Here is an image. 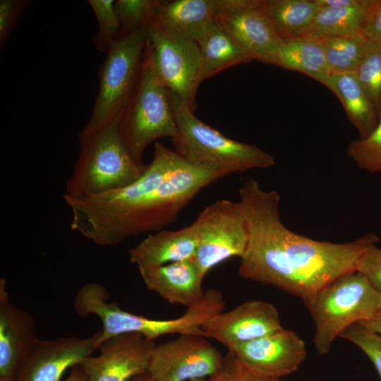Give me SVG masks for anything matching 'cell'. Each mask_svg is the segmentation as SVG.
I'll list each match as a JSON object with an SVG mask.
<instances>
[{
  "label": "cell",
  "instance_id": "1",
  "mask_svg": "<svg viewBox=\"0 0 381 381\" xmlns=\"http://www.w3.org/2000/svg\"><path fill=\"white\" fill-rule=\"evenodd\" d=\"M238 194L248 231L240 277L276 287L303 303L341 276L356 271L363 254L379 240L373 233L340 243L312 239L282 223L276 190H263L250 179Z\"/></svg>",
  "mask_w": 381,
  "mask_h": 381
},
{
  "label": "cell",
  "instance_id": "2",
  "mask_svg": "<svg viewBox=\"0 0 381 381\" xmlns=\"http://www.w3.org/2000/svg\"><path fill=\"white\" fill-rule=\"evenodd\" d=\"M227 174L180 155L172 169L166 161L153 159L131 184L83 202L71 216V229L99 246L159 231L203 188Z\"/></svg>",
  "mask_w": 381,
  "mask_h": 381
},
{
  "label": "cell",
  "instance_id": "3",
  "mask_svg": "<svg viewBox=\"0 0 381 381\" xmlns=\"http://www.w3.org/2000/svg\"><path fill=\"white\" fill-rule=\"evenodd\" d=\"M80 150L73 172L66 183L69 198H87L130 185L147 165L133 157L113 123L90 133L80 132Z\"/></svg>",
  "mask_w": 381,
  "mask_h": 381
},
{
  "label": "cell",
  "instance_id": "4",
  "mask_svg": "<svg viewBox=\"0 0 381 381\" xmlns=\"http://www.w3.org/2000/svg\"><path fill=\"white\" fill-rule=\"evenodd\" d=\"M170 95L177 126L174 150L187 162L227 173L265 169L275 164L269 152L229 138L197 118L187 104Z\"/></svg>",
  "mask_w": 381,
  "mask_h": 381
},
{
  "label": "cell",
  "instance_id": "5",
  "mask_svg": "<svg viewBox=\"0 0 381 381\" xmlns=\"http://www.w3.org/2000/svg\"><path fill=\"white\" fill-rule=\"evenodd\" d=\"M104 286L97 282L83 285L76 292L73 307L80 317L97 316L102 322V343L117 335L138 333L147 339L171 334L205 336L202 326L215 313L207 300L187 308L181 316L170 320H155L129 313L116 303L109 301Z\"/></svg>",
  "mask_w": 381,
  "mask_h": 381
},
{
  "label": "cell",
  "instance_id": "6",
  "mask_svg": "<svg viewBox=\"0 0 381 381\" xmlns=\"http://www.w3.org/2000/svg\"><path fill=\"white\" fill-rule=\"evenodd\" d=\"M304 304L315 325V349L325 355L347 327L381 311V293L365 276L352 271L322 289Z\"/></svg>",
  "mask_w": 381,
  "mask_h": 381
},
{
  "label": "cell",
  "instance_id": "7",
  "mask_svg": "<svg viewBox=\"0 0 381 381\" xmlns=\"http://www.w3.org/2000/svg\"><path fill=\"white\" fill-rule=\"evenodd\" d=\"M120 31L99 71V90L82 133L119 123L140 81L147 30Z\"/></svg>",
  "mask_w": 381,
  "mask_h": 381
},
{
  "label": "cell",
  "instance_id": "8",
  "mask_svg": "<svg viewBox=\"0 0 381 381\" xmlns=\"http://www.w3.org/2000/svg\"><path fill=\"white\" fill-rule=\"evenodd\" d=\"M122 139L140 164L145 148L157 139L177 134L170 95L157 78L145 49L139 83L118 123Z\"/></svg>",
  "mask_w": 381,
  "mask_h": 381
},
{
  "label": "cell",
  "instance_id": "9",
  "mask_svg": "<svg viewBox=\"0 0 381 381\" xmlns=\"http://www.w3.org/2000/svg\"><path fill=\"white\" fill-rule=\"evenodd\" d=\"M192 224L198 236L193 260L204 277L222 262L243 255L248 231L239 201L217 200L205 207Z\"/></svg>",
  "mask_w": 381,
  "mask_h": 381
},
{
  "label": "cell",
  "instance_id": "10",
  "mask_svg": "<svg viewBox=\"0 0 381 381\" xmlns=\"http://www.w3.org/2000/svg\"><path fill=\"white\" fill-rule=\"evenodd\" d=\"M146 30V46L157 78L169 94L195 111L193 85L200 60L198 44L175 33L155 18Z\"/></svg>",
  "mask_w": 381,
  "mask_h": 381
},
{
  "label": "cell",
  "instance_id": "11",
  "mask_svg": "<svg viewBox=\"0 0 381 381\" xmlns=\"http://www.w3.org/2000/svg\"><path fill=\"white\" fill-rule=\"evenodd\" d=\"M224 356L198 334H179L174 339L156 344L150 355L147 373L155 381H190L209 377L224 366Z\"/></svg>",
  "mask_w": 381,
  "mask_h": 381
},
{
  "label": "cell",
  "instance_id": "12",
  "mask_svg": "<svg viewBox=\"0 0 381 381\" xmlns=\"http://www.w3.org/2000/svg\"><path fill=\"white\" fill-rule=\"evenodd\" d=\"M101 330L90 337L40 340L19 364L11 381H60L69 368L93 354L102 344Z\"/></svg>",
  "mask_w": 381,
  "mask_h": 381
},
{
  "label": "cell",
  "instance_id": "13",
  "mask_svg": "<svg viewBox=\"0 0 381 381\" xmlns=\"http://www.w3.org/2000/svg\"><path fill=\"white\" fill-rule=\"evenodd\" d=\"M228 353L252 372L274 379H282L295 372L307 355L304 341L295 332L283 327L231 346Z\"/></svg>",
  "mask_w": 381,
  "mask_h": 381
},
{
  "label": "cell",
  "instance_id": "14",
  "mask_svg": "<svg viewBox=\"0 0 381 381\" xmlns=\"http://www.w3.org/2000/svg\"><path fill=\"white\" fill-rule=\"evenodd\" d=\"M155 340L140 334L112 337L99 346V354L91 355L78 364L87 381H129L147 372Z\"/></svg>",
  "mask_w": 381,
  "mask_h": 381
},
{
  "label": "cell",
  "instance_id": "15",
  "mask_svg": "<svg viewBox=\"0 0 381 381\" xmlns=\"http://www.w3.org/2000/svg\"><path fill=\"white\" fill-rule=\"evenodd\" d=\"M282 328L276 307L262 300H250L210 318L202 329L205 337L219 342L227 349Z\"/></svg>",
  "mask_w": 381,
  "mask_h": 381
},
{
  "label": "cell",
  "instance_id": "16",
  "mask_svg": "<svg viewBox=\"0 0 381 381\" xmlns=\"http://www.w3.org/2000/svg\"><path fill=\"white\" fill-rule=\"evenodd\" d=\"M263 1L256 6L219 13L215 19L252 60L278 66L282 40L264 11Z\"/></svg>",
  "mask_w": 381,
  "mask_h": 381
},
{
  "label": "cell",
  "instance_id": "17",
  "mask_svg": "<svg viewBox=\"0 0 381 381\" xmlns=\"http://www.w3.org/2000/svg\"><path fill=\"white\" fill-rule=\"evenodd\" d=\"M36 323L27 311L10 300L4 278L0 279V381H11L22 360L38 341Z\"/></svg>",
  "mask_w": 381,
  "mask_h": 381
},
{
  "label": "cell",
  "instance_id": "18",
  "mask_svg": "<svg viewBox=\"0 0 381 381\" xmlns=\"http://www.w3.org/2000/svg\"><path fill=\"white\" fill-rule=\"evenodd\" d=\"M137 267L147 288L171 304L188 308L200 302L205 296L204 276L193 259Z\"/></svg>",
  "mask_w": 381,
  "mask_h": 381
},
{
  "label": "cell",
  "instance_id": "19",
  "mask_svg": "<svg viewBox=\"0 0 381 381\" xmlns=\"http://www.w3.org/2000/svg\"><path fill=\"white\" fill-rule=\"evenodd\" d=\"M238 4V0H160L154 18L198 44L216 16L234 11Z\"/></svg>",
  "mask_w": 381,
  "mask_h": 381
},
{
  "label": "cell",
  "instance_id": "20",
  "mask_svg": "<svg viewBox=\"0 0 381 381\" xmlns=\"http://www.w3.org/2000/svg\"><path fill=\"white\" fill-rule=\"evenodd\" d=\"M198 246L197 231L191 224L181 229L150 234L129 250V259L138 266H158L193 260Z\"/></svg>",
  "mask_w": 381,
  "mask_h": 381
},
{
  "label": "cell",
  "instance_id": "21",
  "mask_svg": "<svg viewBox=\"0 0 381 381\" xmlns=\"http://www.w3.org/2000/svg\"><path fill=\"white\" fill-rule=\"evenodd\" d=\"M200 52L199 68L193 85V92L205 80L220 71L252 61L248 53L217 22L210 25L198 43Z\"/></svg>",
  "mask_w": 381,
  "mask_h": 381
},
{
  "label": "cell",
  "instance_id": "22",
  "mask_svg": "<svg viewBox=\"0 0 381 381\" xmlns=\"http://www.w3.org/2000/svg\"><path fill=\"white\" fill-rule=\"evenodd\" d=\"M323 85L339 99L359 138H365L375 128L379 115L355 73L330 74Z\"/></svg>",
  "mask_w": 381,
  "mask_h": 381
},
{
  "label": "cell",
  "instance_id": "23",
  "mask_svg": "<svg viewBox=\"0 0 381 381\" xmlns=\"http://www.w3.org/2000/svg\"><path fill=\"white\" fill-rule=\"evenodd\" d=\"M278 66L301 72L322 84L330 75L321 39L311 37L282 40Z\"/></svg>",
  "mask_w": 381,
  "mask_h": 381
},
{
  "label": "cell",
  "instance_id": "24",
  "mask_svg": "<svg viewBox=\"0 0 381 381\" xmlns=\"http://www.w3.org/2000/svg\"><path fill=\"white\" fill-rule=\"evenodd\" d=\"M262 8L279 37H304L320 8L315 0H264Z\"/></svg>",
  "mask_w": 381,
  "mask_h": 381
},
{
  "label": "cell",
  "instance_id": "25",
  "mask_svg": "<svg viewBox=\"0 0 381 381\" xmlns=\"http://www.w3.org/2000/svg\"><path fill=\"white\" fill-rule=\"evenodd\" d=\"M370 0L353 7L320 8L304 37L323 38L361 30Z\"/></svg>",
  "mask_w": 381,
  "mask_h": 381
},
{
  "label": "cell",
  "instance_id": "26",
  "mask_svg": "<svg viewBox=\"0 0 381 381\" xmlns=\"http://www.w3.org/2000/svg\"><path fill=\"white\" fill-rule=\"evenodd\" d=\"M320 39L330 74L355 73L368 41L361 30Z\"/></svg>",
  "mask_w": 381,
  "mask_h": 381
},
{
  "label": "cell",
  "instance_id": "27",
  "mask_svg": "<svg viewBox=\"0 0 381 381\" xmlns=\"http://www.w3.org/2000/svg\"><path fill=\"white\" fill-rule=\"evenodd\" d=\"M355 74L371 99L380 118L381 114V42L367 41Z\"/></svg>",
  "mask_w": 381,
  "mask_h": 381
},
{
  "label": "cell",
  "instance_id": "28",
  "mask_svg": "<svg viewBox=\"0 0 381 381\" xmlns=\"http://www.w3.org/2000/svg\"><path fill=\"white\" fill-rule=\"evenodd\" d=\"M346 154L360 169L381 172V114L377 126L368 136L349 143Z\"/></svg>",
  "mask_w": 381,
  "mask_h": 381
},
{
  "label": "cell",
  "instance_id": "29",
  "mask_svg": "<svg viewBox=\"0 0 381 381\" xmlns=\"http://www.w3.org/2000/svg\"><path fill=\"white\" fill-rule=\"evenodd\" d=\"M160 0H117L114 11L121 31L131 32L146 28L154 18Z\"/></svg>",
  "mask_w": 381,
  "mask_h": 381
},
{
  "label": "cell",
  "instance_id": "30",
  "mask_svg": "<svg viewBox=\"0 0 381 381\" xmlns=\"http://www.w3.org/2000/svg\"><path fill=\"white\" fill-rule=\"evenodd\" d=\"M113 0H89L97 18L98 33L94 37L96 48L107 54L121 31V25L114 11Z\"/></svg>",
  "mask_w": 381,
  "mask_h": 381
},
{
  "label": "cell",
  "instance_id": "31",
  "mask_svg": "<svg viewBox=\"0 0 381 381\" xmlns=\"http://www.w3.org/2000/svg\"><path fill=\"white\" fill-rule=\"evenodd\" d=\"M339 337L358 347L373 363L381 378V335L356 322L344 330Z\"/></svg>",
  "mask_w": 381,
  "mask_h": 381
},
{
  "label": "cell",
  "instance_id": "32",
  "mask_svg": "<svg viewBox=\"0 0 381 381\" xmlns=\"http://www.w3.org/2000/svg\"><path fill=\"white\" fill-rule=\"evenodd\" d=\"M27 1H0V44L2 47L18 23L20 16L28 4Z\"/></svg>",
  "mask_w": 381,
  "mask_h": 381
},
{
  "label": "cell",
  "instance_id": "33",
  "mask_svg": "<svg viewBox=\"0 0 381 381\" xmlns=\"http://www.w3.org/2000/svg\"><path fill=\"white\" fill-rule=\"evenodd\" d=\"M356 271L381 293V249L373 245L361 256Z\"/></svg>",
  "mask_w": 381,
  "mask_h": 381
},
{
  "label": "cell",
  "instance_id": "34",
  "mask_svg": "<svg viewBox=\"0 0 381 381\" xmlns=\"http://www.w3.org/2000/svg\"><path fill=\"white\" fill-rule=\"evenodd\" d=\"M361 32L368 40L381 42V0H370Z\"/></svg>",
  "mask_w": 381,
  "mask_h": 381
},
{
  "label": "cell",
  "instance_id": "35",
  "mask_svg": "<svg viewBox=\"0 0 381 381\" xmlns=\"http://www.w3.org/2000/svg\"><path fill=\"white\" fill-rule=\"evenodd\" d=\"M224 363L230 373V381H284L259 375L240 363L230 353L224 356Z\"/></svg>",
  "mask_w": 381,
  "mask_h": 381
},
{
  "label": "cell",
  "instance_id": "36",
  "mask_svg": "<svg viewBox=\"0 0 381 381\" xmlns=\"http://www.w3.org/2000/svg\"><path fill=\"white\" fill-rule=\"evenodd\" d=\"M362 0H315L320 8H346L359 4Z\"/></svg>",
  "mask_w": 381,
  "mask_h": 381
},
{
  "label": "cell",
  "instance_id": "37",
  "mask_svg": "<svg viewBox=\"0 0 381 381\" xmlns=\"http://www.w3.org/2000/svg\"><path fill=\"white\" fill-rule=\"evenodd\" d=\"M368 329L381 335V311L372 318L359 322Z\"/></svg>",
  "mask_w": 381,
  "mask_h": 381
},
{
  "label": "cell",
  "instance_id": "38",
  "mask_svg": "<svg viewBox=\"0 0 381 381\" xmlns=\"http://www.w3.org/2000/svg\"><path fill=\"white\" fill-rule=\"evenodd\" d=\"M64 381H87L85 372L79 365L73 366Z\"/></svg>",
  "mask_w": 381,
  "mask_h": 381
},
{
  "label": "cell",
  "instance_id": "39",
  "mask_svg": "<svg viewBox=\"0 0 381 381\" xmlns=\"http://www.w3.org/2000/svg\"><path fill=\"white\" fill-rule=\"evenodd\" d=\"M207 381H230V373L224 361L223 368L217 373L209 377Z\"/></svg>",
  "mask_w": 381,
  "mask_h": 381
},
{
  "label": "cell",
  "instance_id": "40",
  "mask_svg": "<svg viewBox=\"0 0 381 381\" xmlns=\"http://www.w3.org/2000/svg\"><path fill=\"white\" fill-rule=\"evenodd\" d=\"M129 381H155L151 375L147 372L133 377Z\"/></svg>",
  "mask_w": 381,
  "mask_h": 381
},
{
  "label": "cell",
  "instance_id": "41",
  "mask_svg": "<svg viewBox=\"0 0 381 381\" xmlns=\"http://www.w3.org/2000/svg\"><path fill=\"white\" fill-rule=\"evenodd\" d=\"M207 379L206 378H202V379H196V380H190V381H207Z\"/></svg>",
  "mask_w": 381,
  "mask_h": 381
}]
</instances>
